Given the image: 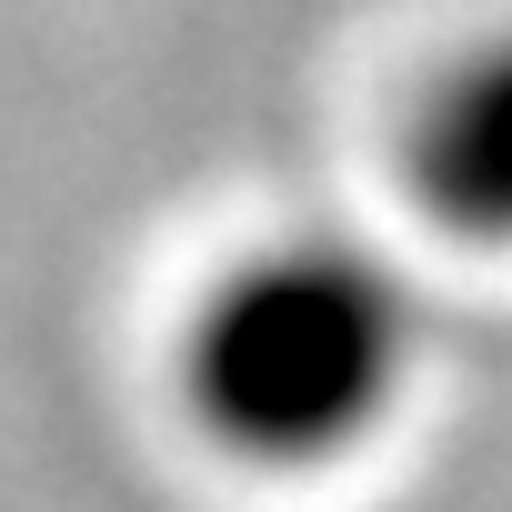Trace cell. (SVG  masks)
<instances>
[{
    "label": "cell",
    "instance_id": "obj_1",
    "mask_svg": "<svg viewBox=\"0 0 512 512\" xmlns=\"http://www.w3.org/2000/svg\"><path fill=\"white\" fill-rule=\"evenodd\" d=\"M422 362V312L402 272L362 241L282 231L191 302L181 402L211 452L251 472H332L352 462Z\"/></svg>",
    "mask_w": 512,
    "mask_h": 512
},
{
    "label": "cell",
    "instance_id": "obj_2",
    "mask_svg": "<svg viewBox=\"0 0 512 512\" xmlns=\"http://www.w3.org/2000/svg\"><path fill=\"white\" fill-rule=\"evenodd\" d=\"M402 191L472 251H512V31L462 51L412 131H402Z\"/></svg>",
    "mask_w": 512,
    "mask_h": 512
}]
</instances>
